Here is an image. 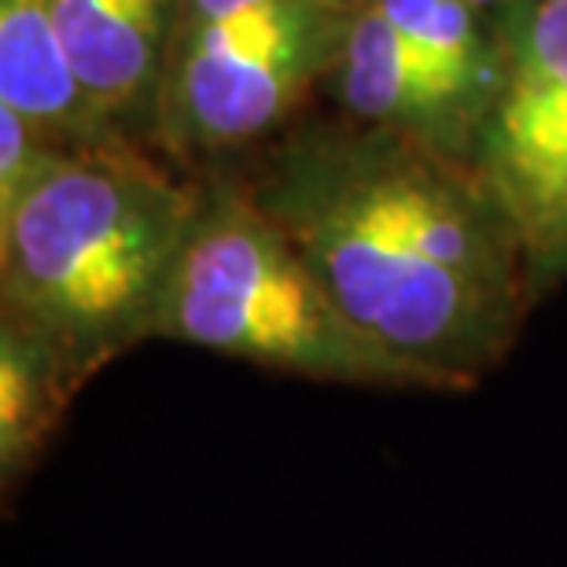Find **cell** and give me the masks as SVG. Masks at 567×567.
<instances>
[{
	"label": "cell",
	"instance_id": "11",
	"mask_svg": "<svg viewBox=\"0 0 567 567\" xmlns=\"http://www.w3.org/2000/svg\"><path fill=\"white\" fill-rule=\"evenodd\" d=\"M52 152H60V147L44 141L16 107L0 104V207L19 196L33 169Z\"/></svg>",
	"mask_w": 567,
	"mask_h": 567
},
{
	"label": "cell",
	"instance_id": "12",
	"mask_svg": "<svg viewBox=\"0 0 567 567\" xmlns=\"http://www.w3.org/2000/svg\"><path fill=\"white\" fill-rule=\"evenodd\" d=\"M258 4H269V0H185V27H181V33L207 27V22H218L225 16H236V11L258 8Z\"/></svg>",
	"mask_w": 567,
	"mask_h": 567
},
{
	"label": "cell",
	"instance_id": "2",
	"mask_svg": "<svg viewBox=\"0 0 567 567\" xmlns=\"http://www.w3.org/2000/svg\"><path fill=\"white\" fill-rule=\"evenodd\" d=\"M199 177L152 147L52 152L0 207V317L49 343L82 388L155 339Z\"/></svg>",
	"mask_w": 567,
	"mask_h": 567
},
{
	"label": "cell",
	"instance_id": "13",
	"mask_svg": "<svg viewBox=\"0 0 567 567\" xmlns=\"http://www.w3.org/2000/svg\"><path fill=\"white\" fill-rule=\"evenodd\" d=\"M464 4H472L480 16H486L491 22H505L516 8H524L527 0H464Z\"/></svg>",
	"mask_w": 567,
	"mask_h": 567
},
{
	"label": "cell",
	"instance_id": "7",
	"mask_svg": "<svg viewBox=\"0 0 567 567\" xmlns=\"http://www.w3.org/2000/svg\"><path fill=\"white\" fill-rule=\"evenodd\" d=\"M321 85L343 107V118L402 133L472 163L483 111L431 71L377 0L358 4L343 49Z\"/></svg>",
	"mask_w": 567,
	"mask_h": 567
},
{
	"label": "cell",
	"instance_id": "3",
	"mask_svg": "<svg viewBox=\"0 0 567 567\" xmlns=\"http://www.w3.org/2000/svg\"><path fill=\"white\" fill-rule=\"evenodd\" d=\"M196 177L199 207L155 339L317 383L424 391L350 321L288 233L251 199L240 169L214 166Z\"/></svg>",
	"mask_w": 567,
	"mask_h": 567
},
{
	"label": "cell",
	"instance_id": "5",
	"mask_svg": "<svg viewBox=\"0 0 567 567\" xmlns=\"http://www.w3.org/2000/svg\"><path fill=\"white\" fill-rule=\"evenodd\" d=\"M502 27L505 74L472 166L524 233L538 299L567 280V0H527Z\"/></svg>",
	"mask_w": 567,
	"mask_h": 567
},
{
	"label": "cell",
	"instance_id": "4",
	"mask_svg": "<svg viewBox=\"0 0 567 567\" xmlns=\"http://www.w3.org/2000/svg\"><path fill=\"white\" fill-rule=\"evenodd\" d=\"M361 0H269L185 30L166 78L155 147L181 163L274 137L295 104L324 82ZM199 169V174H203Z\"/></svg>",
	"mask_w": 567,
	"mask_h": 567
},
{
	"label": "cell",
	"instance_id": "8",
	"mask_svg": "<svg viewBox=\"0 0 567 567\" xmlns=\"http://www.w3.org/2000/svg\"><path fill=\"white\" fill-rule=\"evenodd\" d=\"M0 104L60 152L115 144L82 93L49 0H0Z\"/></svg>",
	"mask_w": 567,
	"mask_h": 567
},
{
	"label": "cell",
	"instance_id": "1",
	"mask_svg": "<svg viewBox=\"0 0 567 567\" xmlns=\"http://www.w3.org/2000/svg\"><path fill=\"white\" fill-rule=\"evenodd\" d=\"M361 332L424 391H472L538 302L524 233L464 158L354 118L280 133L240 169Z\"/></svg>",
	"mask_w": 567,
	"mask_h": 567
},
{
	"label": "cell",
	"instance_id": "10",
	"mask_svg": "<svg viewBox=\"0 0 567 567\" xmlns=\"http://www.w3.org/2000/svg\"><path fill=\"white\" fill-rule=\"evenodd\" d=\"M405 44L486 115L505 74L502 27L464 0H377Z\"/></svg>",
	"mask_w": 567,
	"mask_h": 567
},
{
	"label": "cell",
	"instance_id": "9",
	"mask_svg": "<svg viewBox=\"0 0 567 567\" xmlns=\"http://www.w3.org/2000/svg\"><path fill=\"white\" fill-rule=\"evenodd\" d=\"M82 394V380L49 343L0 317V494L19 486L52 450L55 435Z\"/></svg>",
	"mask_w": 567,
	"mask_h": 567
},
{
	"label": "cell",
	"instance_id": "6",
	"mask_svg": "<svg viewBox=\"0 0 567 567\" xmlns=\"http://www.w3.org/2000/svg\"><path fill=\"white\" fill-rule=\"evenodd\" d=\"M82 93L115 144L155 147L185 0H49Z\"/></svg>",
	"mask_w": 567,
	"mask_h": 567
}]
</instances>
